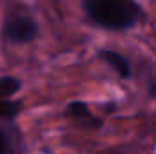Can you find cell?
I'll use <instances>...</instances> for the list:
<instances>
[{"instance_id": "6da1fadb", "label": "cell", "mask_w": 156, "mask_h": 154, "mask_svg": "<svg viewBox=\"0 0 156 154\" xmlns=\"http://www.w3.org/2000/svg\"><path fill=\"white\" fill-rule=\"evenodd\" d=\"M82 5L91 22L104 29L134 27L142 16L136 0H82Z\"/></svg>"}, {"instance_id": "7a4b0ae2", "label": "cell", "mask_w": 156, "mask_h": 154, "mask_svg": "<svg viewBox=\"0 0 156 154\" xmlns=\"http://www.w3.org/2000/svg\"><path fill=\"white\" fill-rule=\"evenodd\" d=\"M38 26L37 20L26 7L16 5L5 18L4 24V38L11 44H26L37 38Z\"/></svg>"}, {"instance_id": "3957f363", "label": "cell", "mask_w": 156, "mask_h": 154, "mask_svg": "<svg viewBox=\"0 0 156 154\" xmlns=\"http://www.w3.org/2000/svg\"><path fill=\"white\" fill-rule=\"evenodd\" d=\"M66 113H67V116L78 120L80 123H83V125H87V127H100V125H102V121L96 120L94 116L91 114L87 103H83V102H73V103H69Z\"/></svg>"}, {"instance_id": "277c9868", "label": "cell", "mask_w": 156, "mask_h": 154, "mask_svg": "<svg viewBox=\"0 0 156 154\" xmlns=\"http://www.w3.org/2000/svg\"><path fill=\"white\" fill-rule=\"evenodd\" d=\"M100 56L115 69L118 73V76L122 78H131V65H129V62H127V58L125 56H122L120 53L116 51H107V49H104V51H100Z\"/></svg>"}, {"instance_id": "5b68a950", "label": "cell", "mask_w": 156, "mask_h": 154, "mask_svg": "<svg viewBox=\"0 0 156 154\" xmlns=\"http://www.w3.org/2000/svg\"><path fill=\"white\" fill-rule=\"evenodd\" d=\"M20 89V80L13 76L0 78V98H9Z\"/></svg>"}, {"instance_id": "8992f818", "label": "cell", "mask_w": 156, "mask_h": 154, "mask_svg": "<svg viewBox=\"0 0 156 154\" xmlns=\"http://www.w3.org/2000/svg\"><path fill=\"white\" fill-rule=\"evenodd\" d=\"M18 109H20V105L16 102L2 100L0 102V118H13V116H16Z\"/></svg>"}, {"instance_id": "52a82bcc", "label": "cell", "mask_w": 156, "mask_h": 154, "mask_svg": "<svg viewBox=\"0 0 156 154\" xmlns=\"http://www.w3.org/2000/svg\"><path fill=\"white\" fill-rule=\"evenodd\" d=\"M5 151H7V143H5V138L0 131V154H5Z\"/></svg>"}, {"instance_id": "ba28073f", "label": "cell", "mask_w": 156, "mask_h": 154, "mask_svg": "<svg viewBox=\"0 0 156 154\" xmlns=\"http://www.w3.org/2000/svg\"><path fill=\"white\" fill-rule=\"evenodd\" d=\"M149 93H151V96H154V98H156V80L149 85Z\"/></svg>"}]
</instances>
